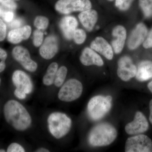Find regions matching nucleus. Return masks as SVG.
<instances>
[{
    "label": "nucleus",
    "mask_w": 152,
    "mask_h": 152,
    "mask_svg": "<svg viewBox=\"0 0 152 152\" xmlns=\"http://www.w3.org/2000/svg\"><path fill=\"white\" fill-rule=\"evenodd\" d=\"M7 36V25L2 19L0 18V42L5 39Z\"/></svg>",
    "instance_id": "nucleus-32"
},
{
    "label": "nucleus",
    "mask_w": 152,
    "mask_h": 152,
    "mask_svg": "<svg viewBox=\"0 0 152 152\" xmlns=\"http://www.w3.org/2000/svg\"><path fill=\"white\" fill-rule=\"evenodd\" d=\"M86 37L85 31L82 29L77 28L74 32L72 39L76 44L80 45L84 43Z\"/></svg>",
    "instance_id": "nucleus-26"
},
{
    "label": "nucleus",
    "mask_w": 152,
    "mask_h": 152,
    "mask_svg": "<svg viewBox=\"0 0 152 152\" xmlns=\"http://www.w3.org/2000/svg\"><path fill=\"white\" fill-rule=\"evenodd\" d=\"M91 48L105 57L107 59L111 60L113 58V48L107 41L102 37L96 38L91 43Z\"/></svg>",
    "instance_id": "nucleus-17"
},
{
    "label": "nucleus",
    "mask_w": 152,
    "mask_h": 152,
    "mask_svg": "<svg viewBox=\"0 0 152 152\" xmlns=\"http://www.w3.org/2000/svg\"><path fill=\"white\" fill-rule=\"evenodd\" d=\"M12 56L14 59L28 72H34L37 69V63L32 59L29 51L25 47L22 46L15 47L12 50Z\"/></svg>",
    "instance_id": "nucleus-9"
},
{
    "label": "nucleus",
    "mask_w": 152,
    "mask_h": 152,
    "mask_svg": "<svg viewBox=\"0 0 152 152\" xmlns=\"http://www.w3.org/2000/svg\"><path fill=\"white\" fill-rule=\"evenodd\" d=\"M1 78H0V86H1Z\"/></svg>",
    "instance_id": "nucleus-39"
},
{
    "label": "nucleus",
    "mask_w": 152,
    "mask_h": 152,
    "mask_svg": "<svg viewBox=\"0 0 152 152\" xmlns=\"http://www.w3.org/2000/svg\"><path fill=\"white\" fill-rule=\"evenodd\" d=\"M111 96H95L90 99L87 107L89 116L93 121H97L104 118L112 107Z\"/></svg>",
    "instance_id": "nucleus-4"
},
{
    "label": "nucleus",
    "mask_w": 152,
    "mask_h": 152,
    "mask_svg": "<svg viewBox=\"0 0 152 152\" xmlns=\"http://www.w3.org/2000/svg\"><path fill=\"white\" fill-rule=\"evenodd\" d=\"M31 33V26L26 25L11 30L8 34L7 39L11 44H18L28 39Z\"/></svg>",
    "instance_id": "nucleus-14"
},
{
    "label": "nucleus",
    "mask_w": 152,
    "mask_h": 152,
    "mask_svg": "<svg viewBox=\"0 0 152 152\" xmlns=\"http://www.w3.org/2000/svg\"><path fill=\"white\" fill-rule=\"evenodd\" d=\"M149 108L150 114L149 116V121L152 125V99L151 100L149 103Z\"/></svg>",
    "instance_id": "nucleus-35"
},
{
    "label": "nucleus",
    "mask_w": 152,
    "mask_h": 152,
    "mask_svg": "<svg viewBox=\"0 0 152 152\" xmlns=\"http://www.w3.org/2000/svg\"><path fill=\"white\" fill-rule=\"evenodd\" d=\"M50 23V21L47 17L39 15L36 17L34 21V25L37 29L43 31L46 30Z\"/></svg>",
    "instance_id": "nucleus-23"
},
{
    "label": "nucleus",
    "mask_w": 152,
    "mask_h": 152,
    "mask_svg": "<svg viewBox=\"0 0 152 152\" xmlns=\"http://www.w3.org/2000/svg\"><path fill=\"white\" fill-rule=\"evenodd\" d=\"M44 40V33L43 31L36 29L33 34V44L34 46L39 48L42 44Z\"/></svg>",
    "instance_id": "nucleus-27"
},
{
    "label": "nucleus",
    "mask_w": 152,
    "mask_h": 152,
    "mask_svg": "<svg viewBox=\"0 0 152 152\" xmlns=\"http://www.w3.org/2000/svg\"><path fill=\"white\" fill-rule=\"evenodd\" d=\"M118 132L113 125L100 123L92 129L88 137V142L94 147L106 146L115 140Z\"/></svg>",
    "instance_id": "nucleus-2"
},
{
    "label": "nucleus",
    "mask_w": 152,
    "mask_h": 152,
    "mask_svg": "<svg viewBox=\"0 0 152 152\" xmlns=\"http://www.w3.org/2000/svg\"><path fill=\"white\" fill-rule=\"evenodd\" d=\"M35 152H49L50 151L48 149L45 148H40L36 150Z\"/></svg>",
    "instance_id": "nucleus-36"
},
{
    "label": "nucleus",
    "mask_w": 152,
    "mask_h": 152,
    "mask_svg": "<svg viewBox=\"0 0 152 152\" xmlns=\"http://www.w3.org/2000/svg\"><path fill=\"white\" fill-rule=\"evenodd\" d=\"M149 128V124L145 116L141 112H137L132 121L128 123L125 127L129 135H137L145 132Z\"/></svg>",
    "instance_id": "nucleus-12"
},
{
    "label": "nucleus",
    "mask_w": 152,
    "mask_h": 152,
    "mask_svg": "<svg viewBox=\"0 0 152 152\" xmlns=\"http://www.w3.org/2000/svg\"><path fill=\"white\" fill-rule=\"evenodd\" d=\"M134 0H115V6L120 10L127 11L130 7Z\"/></svg>",
    "instance_id": "nucleus-28"
},
{
    "label": "nucleus",
    "mask_w": 152,
    "mask_h": 152,
    "mask_svg": "<svg viewBox=\"0 0 152 152\" xmlns=\"http://www.w3.org/2000/svg\"><path fill=\"white\" fill-rule=\"evenodd\" d=\"M7 57V52L0 48V73L4 70L6 67V61Z\"/></svg>",
    "instance_id": "nucleus-29"
},
{
    "label": "nucleus",
    "mask_w": 152,
    "mask_h": 152,
    "mask_svg": "<svg viewBox=\"0 0 152 152\" xmlns=\"http://www.w3.org/2000/svg\"><path fill=\"white\" fill-rule=\"evenodd\" d=\"M49 132L56 139L62 138L70 131L72 119L64 113L55 112L50 114L47 119Z\"/></svg>",
    "instance_id": "nucleus-3"
},
{
    "label": "nucleus",
    "mask_w": 152,
    "mask_h": 152,
    "mask_svg": "<svg viewBox=\"0 0 152 152\" xmlns=\"http://www.w3.org/2000/svg\"><path fill=\"white\" fill-rule=\"evenodd\" d=\"M59 25L64 37L70 40L72 39L74 32L77 28L78 23L75 17L66 15L61 19Z\"/></svg>",
    "instance_id": "nucleus-15"
},
{
    "label": "nucleus",
    "mask_w": 152,
    "mask_h": 152,
    "mask_svg": "<svg viewBox=\"0 0 152 152\" xmlns=\"http://www.w3.org/2000/svg\"><path fill=\"white\" fill-rule=\"evenodd\" d=\"M148 87L150 91L152 93V80L148 84Z\"/></svg>",
    "instance_id": "nucleus-37"
},
{
    "label": "nucleus",
    "mask_w": 152,
    "mask_h": 152,
    "mask_svg": "<svg viewBox=\"0 0 152 152\" xmlns=\"http://www.w3.org/2000/svg\"><path fill=\"white\" fill-rule=\"evenodd\" d=\"M67 73L68 69L65 66H61L58 69L54 83L55 86L60 88L64 84Z\"/></svg>",
    "instance_id": "nucleus-22"
},
{
    "label": "nucleus",
    "mask_w": 152,
    "mask_h": 152,
    "mask_svg": "<svg viewBox=\"0 0 152 152\" xmlns=\"http://www.w3.org/2000/svg\"><path fill=\"white\" fill-rule=\"evenodd\" d=\"M4 115L6 122L17 131L27 130L32 124V120L28 110L15 100H10L5 104Z\"/></svg>",
    "instance_id": "nucleus-1"
},
{
    "label": "nucleus",
    "mask_w": 152,
    "mask_h": 152,
    "mask_svg": "<svg viewBox=\"0 0 152 152\" xmlns=\"http://www.w3.org/2000/svg\"><path fill=\"white\" fill-rule=\"evenodd\" d=\"M114 39L112 41V46L115 53L119 54L123 50L126 38V31L124 27L119 25L114 28L112 32Z\"/></svg>",
    "instance_id": "nucleus-18"
},
{
    "label": "nucleus",
    "mask_w": 152,
    "mask_h": 152,
    "mask_svg": "<svg viewBox=\"0 0 152 152\" xmlns=\"http://www.w3.org/2000/svg\"><path fill=\"white\" fill-rule=\"evenodd\" d=\"M6 151L5 150L2 149H0V152H5Z\"/></svg>",
    "instance_id": "nucleus-38"
},
{
    "label": "nucleus",
    "mask_w": 152,
    "mask_h": 152,
    "mask_svg": "<svg viewBox=\"0 0 152 152\" xmlns=\"http://www.w3.org/2000/svg\"><path fill=\"white\" fill-rule=\"evenodd\" d=\"M7 152H25L24 148L21 145L18 143L14 142L11 143L8 147Z\"/></svg>",
    "instance_id": "nucleus-30"
},
{
    "label": "nucleus",
    "mask_w": 152,
    "mask_h": 152,
    "mask_svg": "<svg viewBox=\"0 0 152 152\" xmlns=\"http://www.w3.org/2000/svg\"><path fill=\"white\" fill-rule=\"evenodd\" d=\"M78 19L84 28L88 31H91L98 19L96 11L92 9L83 11L79 14Z\"/></svg>",
    "instance_id": "nucleus-19"
},
{
    "label": "nucleus",
    "mask_w": 152,
    "mask_h": 152,
    "mask_svg": "<svg viewBox=\"0 0 152 152\" xmlns=\"http://www.w3.org/2000/svg\"><path fill=\"white\" fill-rule=\"evenodd\" d=\"M148 30L145 25L140 23L137 25L131 33L128 41V47L131 50L138 48L145 39L148 35Z\"/></svg>",
    "instance_id": "nucleus-13"
},
{
    "label": "nucleus",
    "mask_w": 152,
    "mask_h": 152,
    "mask_svg": "<svg viewBox=\"0 0 152 152\" xmlns=\"http://www.w3.org/2000/svg\"><path fill=\"white\" fill-rule=\"evenodd\" d=\"M15 13L13 10L4 7L2 5H0V18L6 22L10 23L14 20Z\"/></svg>",
    "instance_id": "nucleus-25"
},
{
    "label": "nucleus",
    "mask_w": 152,
    "mask_h": 152,
    "mask_svg": "<svg viewBox=\"0 0 152 152\" xmlns=\"http://www.w3.org/2000/svg\"><path fill=\"white\" fill-rule=\"evenodd\" d=\"M137 68L132 60L128 56H124L118 61L117 75L122 80L127 82L135 77Z\"/></svg>",
    "instance_id": "nucleus-10"
},
{
    "label": "nucleus",
    "mask_w": 152,
    "mask_h": 152,
    "mask_svg": "<svg viewBox=\"0 0 152 152\" xmlns=\"http://www.w3.org/2000/svg\"><path fill=\"white\" fill-rule=\"evenodd\" d=\"M10 23L11 27L13 28H19L22 24L21 21L20 20H19V19L13 20Z\"/></svg>",
    "instance_id": "nucleus-34"
},
{
    "label": "nucleus",
    "mask_w": 152,
    "mask_h": 152,
    "mask_svg": "<svg viewBox=\"0 0 152 152\" xmlns=\"http://www.w3.org/2000/svg\"><path fill=\"white\" fill-rule=\"evenodd\" d=\"M58 69V63L54 62L50 64L42 79L43 84L46 86H50L54 83L55 77Z\"/></svg>",
    "instance_id": "nucleus-21"
},
{
    "label": "nucleus",
    "mask_w": 152,
    "mask_h": 152,
    "mask_svg": "<svg viewBox=\"0 0 152 152\" xmlns=\"http://www.w3.org/2000/svg\"><path fill=\"white\" fill-rule=\"evenodd\" d=\"M139 6L145 17L150 18L152 17V0H139Z\"/></svg>",
    "instance_id": "nucleus-24"
},
{
    "label": "nucleus",
    "mask_w": 152,
    "mask_h": 152,
    "mask_svg": "<svg viewBox=\"0 0 152 152\" xmlns=\"http://www.w3.org/2000/svg\"><path fill=\"white\" fill-rule=\"evenodd\" d=\"M91 7L90 0H58L55 5V10L58 12L65 15L75 12H82Z\"/></svg>",
    "instance_id": "nucleus-7"
},
{
    "label": "nucleus",
    "mask_w": 152,
    "mask_h": 152,
    "mask_svg": "<svg viewBox=\"0 0 152 152\" xmlns=\"http://www.w3.org/2000/svg\"><path fill=\"white\" fill-rule=\"evenodd\" d=\"M0 4L13 10H16L18 7L15 0H0Z\"/></svg>",
    "instance_id": "nucleus-31"
},
{
    "label": "nucleus",
    "mask_w": 152,
    "mask_h": 152,
    "mask_svg": "<svg viewBox=\"0 0 152 152\" xmlns=\"http://www.w3.org/2000/svg\"><path fill=\"white\" fill-rule=\"evenodd\" d=\"M82 64L85 66L96 65L102 66L104 65V61L100 56L93 49L86 48L83 50L80 57Z\"/></svg>",
    "instance_id": "nucleus-16"
},
{
    "label": "nucleus",
    "mask_w": 152,
    "mask_h": 152,
    "mask_svg": "<svg viewBox=\"0 0 152 152\" xmlns=\"http://www.w3.org/2000/svg\"><path fill=\"white\" fill-rule=\"evenodd\" d=\"M12 81L15 87L14 95L18 99L23 100L27 95L31 94L34 90L31 79L26 73L20 70H17L12 75Z\"/></svg>",
    "instance_id": "nucleus-5"
},
{
    "label": "nucleus",
    "mask_w": 152,
    "mask_h": 152,
    "mask_svg": "<svg viewBox=\"0 0 152 152\" xmlns=\"http://www.w3.org/2000/svg\"><path fill=\"white\" fill-rule=\"evenodd\" d=\"M136 79L140 82L148 80L152 78V61H144L139 64L137 68Z\"/></svg>",
    "instance_id": "nucleus-20"
},
{
    "label": "nucleus",
    "mask_w": 152,
    "mask_h": 152,
    "mask_svg": "<svg viewBox=\"0 0 152 152\" xmlns=\"http://www.w3.org/2000/svg\"><path fill=\"white\" fill-rule=\"evenodd\" d=\"M126 152H152V141L144 134L128 138L125 144Z\"/></svg>",
    "instance_id": "nucleus-8"
},
{
    "label": "nucleus",
    "mask_w": 152,
    "mask_h": 152,
    "mask_svg": "<svg viewBox=\"0 0 152 152\" xmlns=\"http://www.w3.org/2000/svg\"><path fill=\"white\" fill-rule=\"evenodd\" d=\"M83 90L81 82L77 79H69L61 87L58 93V98L63 102H73L81 96Z\"/></svg>",
    "instance_id": "nucleus-6"
},
{
    "label": "nucleus",
    "mask_w": 152,
    "mask_h": 152,
    "mask_svg": "<svg viewBox=\"0 0 152 152\" xmlns=\"http://www.w3.org/2000/svg\"><path fill=\"white\" fill-rule=\"evenodd\" d=\"M59 43L58 38L54 35L48 36L39 47V53L45 60L52 59L58 53Z\"/></svg>",
    "instance_id": "nucleus-11"
},
{
    "label": "nucleus",
    "mask_w": 152,
    "mask_h": 152,
    "mask_svg": "<svg viewBox=\"0 0 152 152\" xmlns=\"http://www.w3.org/2000/svg\"><path fill=\"white\" fill-rule=\"evenodd\" d=\"M143 46L145 49H149L152 48V29L144 41Z\"/></svg>",
    "instance_id": "nucleus-33"
},
{
    "label": "nucleus",
    "mask_w": 152,
    "mask_h": 152,
    "mask_svg": "<svg viewBox=\"0 0 152 152\" xmlns=\"http://www.w3.org/2000/svg\"><path fill=\"white\" fill-rule=\"evenodd\" d=\"M109 1H113L114 0H108Z\"/></svg>",
    "instance_id": "nucleus-40"
}]
</instances>
